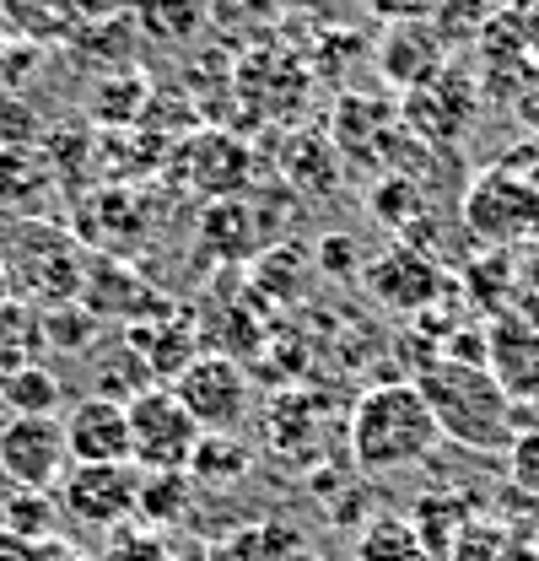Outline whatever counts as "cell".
Listing matches in <instances>:
<instances>
[{"label":"cell","instance_id":"44dd1931","mask_svg":"<svg viewBox=\"0 0 539 561\" xmlns=\"http://www.w3.org/2000/svg\"><path fill=\"white\" fill-rule=\"evenodd\" d=\"M190 476H200L205 486H238V481L249 476V448H243V437L200 432L195 459H190Z\"/></svg>","mask_w":539,"mask_h":561},{"label":"cell","instance_id":"1f68e13d","mask_svg":"<svg viewBox=\"0 0 539 561\" xmlns=\"http://www.w3.org/2000/svg\"><path fill=\"white\" fill-rule=\"evenodd\" d=\"M529 179H535V206H539V168H529ZM535 243H539V216H535Z\"/></svg>","mask_w":539,"mask_h":561},{"label":"cell","instance_id":"4316f807","mask_svg":"<svg viewBox=\"0 0 539 561\" xmlns=\"http://www.w3.org/2000/svg\"><path fill=\"white\" fill-rule=\"evenodd\" d=\"M103 561H179V551L162 546L151 529H119V535L108 540Z\"/></svg>","mask_w":539,"mask_h":561},{"label":"cell","instance_id":"5b68a950","mask_svg":"<svg viewBox=\"0 0 539 561\" xmlns=\"http://www.w3.org/2000/svg\"><path fill=\"white\" fill-rule=\"evenodd\" d=\"M168 389L179 394V405L195 416L200 432H227V437H238V426L249 421V405H254L249 373L227 351H205L200 362H190Z\"/></svg>","mask_w":539,"mask_h":561},{"label":"cell","instance_id":"83f0119b","mask_svg":"<svg viewBox=\"0 0 539 561\" xmlns=\"http://www.w3.org/2000/svg\"><path fill=\"white\" fill-rule=\"evenodd\" d=\"M319 265H324L330 276H351V271H356V243H351V238H324V243H319Z\"/></svg>","mask_w":539,"mask_h":561},{"label":"cell","instance_id":"484cf974","mask_svg":"<svg viewBox=\"0 0 539 561\" xmlns=\"http://www.w3.org/2000/svg\"><path fill=\"white\" fill-rule=\"evenodd\" d=\"M140 22H146L157 38H184V33H195L200 5H195V0H146V5H140Z\"/></svg>","mask_w":539,"mask_h":561},{"label":"cell","instance_id":"277c9868","mask_svg":"<svg viewBox=\"0 0 539 561\" xmlns=\"http://www.w3.org/2000/svg\"><path fill=\"white\" fill-rule=\"evenodd\" d=\"M125 416H130V465L140 476H151V470H190L200 426L179 405L173 389H162V383L140 389L135 400H125Z\"/></svg>","mask_w":539,"mask_h":561},{"label":"cell","instance_id":"f1b7e54d","mask_svg":"<svg viewBox=\"0 0 539 561\" xmlns=\"http://www.w3.org/2000/svg\"><path fill=\"white\" fill-rule=\"evenodd\" d=\"M33 561H92V557H81L66 540H44V546H33Z\"/></svg>","mask_w":539,"mask_h":561},{"label":"cell","instance_id":"d6986e66","mask_svg":"<svg viewBox=\"0 0 539 561\" xmlns=\"http://www.w3.org/2000/svg\"><path fill=\"white\" fill-rule=\"evenodd\" d=\"M0 529H11L27 546L60 540V496H49V491H11L0 502Z\"/></svg>","mask_w":539,"mask_h":561},{"label":"cell","instance_id":"8992f818","mask_svg":"<svg viewBox=\"0 0 539 561\" xmlns=\"http://www.w3.org/2000/svg\"><path fill=\"white\" fill-rule=\"evenodd\" d=\"M70 448L60 416H5L0 421V476L11 491H55L66 481Z\"/></svg>","mask_w":539,"mask_h":561},{"label":"cell","instance_id":"7402d4cb","mask_svg":"<svg viewBox=\"0 0 539 561\" xmlns=\"http://www.w3.org/2000/svg\"><path fill=\"white\" fill-rule=\"evenodd\" d=\"M356 561H432L404 518H372L356 535Z\"/></svg>","mask_w":539,"mask_h":561},{"label":"cell","instance_id":"d4e9b609","mask_svg":"<svg viewBox=\"0 0 539 561\" xmlns=\"http://www.w3.org/2000/svg\"><path fill=\"white\" fill-rule=\"evenodd\" d=\"M372 210L389 221V227H410V216H426V201L415 195V184L394 173V179H383L378 190H372Z\"/></svg>","mask_w":539,"mask_h":561},{"label":"cell","instance_id":"5bb4252c","mask_svg":"<svg viewBox=\"0 0 539 561\" xmlns=\"http://www.w3.org/2000/svg\"><path fill=\"white\" fill-rule=\"evenodd\" d=\"M184 168H190V184L200 195H210V201H238V190L249 184V151H243V140L216 136V130L190 140Z\"/></svg>","mask_w":539,"mask_h":561},{"label":"cell","instance_id":"d6a6232c","mask_svg":"<svg viewBox=\"0 0 539 561\" xmlns=\"http://www.w3.org/2000/svg\"><path fill=\"white\" fill-rule=\"evenodd\" d=\"M485 5H513V0H485Z\"/></svg>","mask_w":539,"mask_h":561},{"label":"cell","instance_id":"ac0fdd59","mask_svg":"<svg viewBox=\"0 0 539 561\" xmlns=\"http://www.w3.org/2000/svg\"><path fill=\"white\" fill-rule=\"evenodd\" d=\"M195 507V476L190 470H151L140 476V502H135V518H146V529H168V524H184Z\"/></svg>","mask_w":539,"mask_h":561},{"label":"cell","instance_id":"9a60e30c","mask_svg":"<svg viewBox=\"0 0 539 561\" xmlns=\"http://www.w3.org/2000/svg\"><path fill=\"white\" fill-rule=\"evenodd\" d=\"M130 351L140 356V367L151 373V383L157 378H179L190 362H200V335H195V324L190 319H168V324H135L130 330Z\"/></svg>","mask_w":539,"mask_h":561},{"label":"cell","instance_id":"ba28073f","mask_svg":"<svg viewBox=\"0 0 539 561\" xmlns=\"http://www.w3.org/2000/svg\"><path fill=\"white\" fill-rule=\"evenodd\" d=\"M367 291L389 308V313H426V308H437V297H443V265L426 254V249H415V243H394L389 254H378L367 271Z\"/></svg>","mask_w":539,"mask_h":561},{"label":"cell","instance_id":"cb8c5ba5","mask_svg":"<svg viewBox=\"0 0 539 561\" xmlns=\"http://www.w3.org/2000/svg\"><path fill=\"white\" fill-rule=\"evenodd\" d=\"M507 557H513L507 529L480 524V518H470V524L459 529V540H454V551H448V561H507Z\"/></svg>","mask_w":539,"mask_h":561},{"label":"cell","instance_id":"3957f363","mask_svg":"<svg viewBox=\"0 0 539 561\" xmlns=\"http://www.w3.org/2000/svg\"><path fill=\"white\" fill-rule=\"evenodd\" d=\"M465 216V232H470L480 249L491 254H507L513 243H535V179L529 168H513V162H496L474 179L459 201Z\"/></svg>","mask_w":539,"mask_h":561},{"label":"cell","instance_id":"52a82bcc","mask_svg":"<svg viewBox=\"0 0 539 561\" xmlns=\"http://www.w3.org/2000/svg\"><path fill=\"white\" fill-rule=\"evenodd\" d=\"M140 502V470L135 465H70L60 481V507L87 529H125Z\"/></svg>","mask_w":539,"mask_h":561},{"label":"cell","instance_id":"8fae6325","mask_svg":"<svg viewBox=\"0 0 539 561\" xmlns=\"http://www.w3.org/2000/svg\"><path fill=\"white\" fill-rule=\"evenodd\" d=\"M70 465H130V416L119 400H81L66 416Z\"/></svg>","mask_w":539,"mask_h":561},{"label":"cell","instance_id":"ffe728a7","mask_svg":"<svg viewBox=\"0 0 539 561\" xmlns=\"http://www.w3.org/2000/svg\"><path fill=\"white\" fill-rule=\"evenodd\" d=\"M60 394H66L60 378L44 373V367H11L0 378V405L11 416H55L60 411Z\"/></svg>","mask_w":539,"mask_h":561},{"label":"cell","instance_id":"7a4b0ae2","mask_svg":"<svg viewBox=\"0 0 539 561\" xmlns=\"http://www.w3.org/2000/svg\"><path fill=\"white\" fill-rule=\"evenodd\" d=\"M437 448V421L415 383H372L351 411V459L362 476H394Z\"/></svg>","mask_w":539,"mask_h":561},{"label":"cell","instance_id":"2e32d148","mask_svg":"<svg viewBox=\"0 0 539 561\" xmlns=\"http://www.w3.org/2000/svg\"><path fill=\"white\" fill-rule=\"evenodd\" d=\"M200 249L216 260H254L260 249V221L243 201H210L200 210Z\"/></svg>","mask_w":539,"mask_h":561},{"label":"cell","instance_id":"30bf717a","mask_svg":"<svg viewBox=\"0 0 539 561\" xmlns=\"http://www.w3.org/2000/svg\"><path fill=\"white\" fill-rule=\"evenodd\" d=\"M378 70L404 92H421L448 70V44L426 16H400L378 44Z\"/></svg>","mask_w":539,"mask_h":561},{"label":"cell","instance_id":"4fadbf2b","mask_svg":"<svg viewBox=\"0 0 539 561\" xmlns=\"http://www.w3.org/2000/svg\"><path fill=\"white\" fill-rule=\"evenodd\" d=\"M0 11L27 44H55L81 38L103 16V0H0Z\"/></svg>","mask_w":539,"mask_h":561},{"label":"cell","instance_id":"e0dca14e","mask_svg":"<svg viewBox=\"0 0 539 561\" xmlns=\"http://www.w3.org/2000/svg\"><path fill=\"white\" fill-rule=\"evenodd\" d=\"M404 524L415 529V540L426 546V557L448 561L459 529L470 524V507H465V496H454V491H426V496H415V507H410Z\"/></svg>","mask_w":539,"mask_h":561},{"label":"cell","instance_id":"9c48e42d","mask_svg":"<svg viewBox=\"0 0 539 561\" xmlns=\"http://www.w3.org/2000/svg\"><path fill=\"white\" fill-rule=\"evenodd\" d=\"M485 373L496 378V389L518 405V400H539V324L524 313H491L485 330Z\"/></svg>","mask_w":539,"mask_h":561},{"label":"cell","instance_id":"4dcf8cb0","mask_svg":"<svg viewBox=\"0 0 539 561\" xmlns=\"http://www.w3.org/2000/svg\"><path fill=\"white\" fill-rule=\"evenodd\" d=\"M524 286L539 297V260H529V271H524Z\"/></svg>","mask_w":539,"mask_h":561},{"label":"cell","instance_id":"f546056e","mask_svg":"<svg viewBox=\"0 0 539 561\" xmlns=\"http://www.w3.org/2000/svg\"><path fill=\"white\" fill-rule=\"evenodd\" d=\"M0 561H33V546L16 540L11 529H0Z\"/></svg>","mask_w":539,"mask_h":561},{"label":"cell","instance_id":"603a6c76","mask_svg":"<svg viewBox=\"0 0 539 561\" xmlns=\"http://www.w3.org/2000/svg\"><path fill=\"white\" fill-rule=\"evenodd\" d=\"M507 486L539 496V421L518 426L513 443H507Z\"/></svg>","mask_w":539,"mask_h":561},{"label":"cell","instance_id":"6da1fadb","mask_svg":"<svg viewBox=\"0 0 539 561\" xmlns=\"http://www.w3.org/2000/svg\"><path fill=\"white\" fill-rule=\"evenodd\" d=\"M426 400V411L437 421V437L474 448V454H496L513 443V400L496 389V378L480 362H454V356H432L415 378H410Z\"/></svg>","mask_w":539,"mask_h":561},{"label":"cell","instance_id":"7c38bea8","mask_svg":"<svg viewBox=\"0 0 539 561\" xmlns=\"http://www.w3.org/2000/svg\"><path fill=\"white\" fill-rule=\"evenodd\" d=\"M470 114H474L470 81H459V76H448V70H443L432 87H421V92L404 98V125H415L410 136L432 140V146H448V140L465 136Z\"/></svg>","mask_w":539,"mask_h":561}]
</instances>
